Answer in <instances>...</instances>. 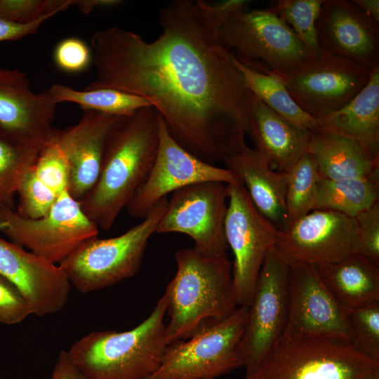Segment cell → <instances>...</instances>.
<instances>
[{"instance_id": "6da1fadb", "label": "cell", "mask_w": 379, "mask_h": 379, "mask_svg": "<svg viewBox=\"0 0 379 379\" xmlns=\"http://www.w3.org/2000/svg\"><path fill=\"white\" fill-rule=\"evenodd\" d=\"M161 33L147 41L118 27L91 39L95 78L84 90L112 88L148 100L172 138L214 164L246 145L248 89L219 28L197 1L173 0L159 13Z\"/></svg>"}, {"instance_id": "7a4b0ae2", "label": "cell", "mask_w": 379, "mask_h": 379, "mask_svg": "<svg viewBox=\"0 0 379 379\" xmlns=\"http://www.w3.org/2000/svg\"><path fill=\"white\" fill-rule=\"evenodd\" d=\"M159 142V114L152 106L125 117L111 134L99 178L79 201L100 229L110 230L147 178Z\"/></svg>"}, {"instance_id": "3957f363", "label": "cell", "mask_w": 379, "mask_h": 379, "mask_svg": "<svg viewBox=\"0 0 379 379\" xmlns=\"http://www.w3.org/2000/svg\"><path fill=\"white\" fill-rule=\"evenodd\" d=\"M175 258L176 273L164 293L168 345L189 338L201 324L223 319L238 307L227 255L211 257L187 248Z\"/></svg>"}, {"instance_id": "277c9868", "label": "cell", "mask_w": 379, "mask_h": 379, "mask_svg": "<svg viewBox=\"0 0 379 379\" xmlns=\"http://www.w3.org/2000/svg\"><path fill=\"white\" fill-rule=\"evenodd\" d=\"M163 295L149 315L126 331H93L68 353L86 379H146L158 368L168 345Z\"/></svg>"}, {"instance_id": "5b68a950", "label": "cell", "mask_w": 379, "mask_h": 379, "mask_svg": "<svg viewBox=\"0 0 379 379\" xmlns=\"http://www.w3.org/2000/svg\"><path fill=\"white\" fill-rule=\"evenodd\" d=\"M218 39L240 63L265 74L281 77L316 58L268 8L235 12L220 27Z\"/></svg>"}, {"instance_id": "8992f818", "label": "cell", "mask_w": 379, "mask_h": 379, "mask_svg": "<svg viewBox=\"0 0 379 379\" xmlns=\"http://www.w3.org/2000/svg\"><path fill=\"white\" fill-rule=\"evenodd\" d=\"M165 197L142 221L124 234L108 239L98 237L81 244L59 265L71 285L82 293L112 286L133 277L140 270L149 238L164 213Z\"/></svg>"}, {"instance_id": "52a82bcc", "label": "cell", "mask_w": 379, "mask_h": 379, "mask_svg": "<svg viewBox=\"0 0 379 379\" xmlns=\"http://www.w3.org/2000/svg\"><path fill=\"white\" fill-rule=\"evenodd\" d=\"M379 361L349 342L322 338H280L244 379H363Z\"/></svg>"}, {"instance_id": "ba28073f", "label": "cell", "mask_w": 379, "mask_h": 379, "mask_svg": "<svg viewBox=\"0 0 379 379\" xmlns=\"http://www.w3.org/2000/svg\"><path fill=\"white\" fill-rule=\"evenodd\" d=\"M248 307L201 324L189 338L167 345L157 371L146 379H215L243 367L238 345Z\"/></svg>"}, {"instance_id": "9c48e42d", "label": "cell", "mask_w": 379, "mask_h": 379, "mask_svg": "<svg viewBox=\"0 0 379 379\" xmlns=\"http://www.w3.org/2000/svg\"><path fill=\"white\" fill-rule=\"evenodd\" d=\"M0 232L11 242L60 264L81 244L98 237L99 228L66 190L39 218H25L13 207L0 206Z\"/></svg>"}, {"instance_id": "30bf717a", "label": "cell", "mask_w": 379, "mask_h": 379, "mask_svg": "<svg viewBox=\"0 0 379 379\" xmlns=\"http://www.w3.org/2000/svg\"><path fill=\"white\" fill-rule=\"evenodd\" d=\"M226 241L233 253L232 284L238 306L248 307L257 279L279 230L255 207L241 182L227 185Z\"/></svg>"}, {"instance_id": "8fae6325", "label": "cell", "mask_w": 379, "mask_h": 379, "mask_svg": "<svg viewBox=\"0 0 379 379\" xmlns=\"http://www.w3.org/2000/svg\"><path fill=\"white\" fill-rule=\"evenodd\" d=\"M289 266L272 247L257 279L246 324L238 345L246 373L253 371L281 338L288 312Z\"/></svg>"}, {"instance_id": "7c38bea8", "label": "cell", "mask_w": 379, "mask_h": 379, "mask_svg": "<svg viewBox=\"0 0 379 379\" xmlns=\"http://www.w3.org/2000/svg\"><path fill=\"white\" fill-rule=\"evenodd\" d=\"M227 184L222 182L206 181L179 189L168 200L156 233L186 234L197 252L211 257L227 255Z\"/></svg>"}, {"instance_id": "4fadbf2b", "label": "cell", "mask_w": 379, "mask_h": 379, "mask_svg": "<svg viewBox=\"0 0 379 379\" xmlns=\"http://www.w3.org/2000/svg\"><path fill=\"white\" fill-rule=\"evenodd\" d=\"M373 69L343 57L321 53L279 77L296 104L315 120L350 102L367 85Z\"/></svg>"}, {"instance_id": "5bb4252c", "label": "cell", "mask_w": 379, "mask_h": 379, "mask_svg": "<svg viewBox=\"0 0 379 379\" xmlns=\"http://www.w3.org/2000/svg\"><path fill=\"white\" fill-rule=\"evenodd\" d=\"M359 233L354 218L316 209L278 232L274 250L289 267H318L336 262L359 253Z\"/></svg>"}, {"instance_id": "9a60e30c", "label": "cell", "mask_w": 379, "mask_h": 379, "mask_svg": "<svg viewBox=\"0 0 379 379\" xmlns=\"http://www.w3.org/2000/svg\"><path fill=\"white\" fill-rule=\"evenodd\" d=\"M159 142L154 164L126 207L133 218L143 219L162 198L190 185L241 182L232 171L206 163L184 149L170 135L159 115Z\"/></svg>"}, {"instance_id": "2e32d148", "label": "cell", "mask_w": 379, "mask_h": 379, "mask_svg": "<svg viewBox=\"0 0 379 379\" xmlns=\"http://www.w3.org/2000/svg\"><path fill=\"white\" fill-rule=\"evenodd\" d=\"M322 338L351 343L340 309L313 266L289 267L288 312L281 338Z\"/></svg>"}, {"instance_id": "e0dca14e", "label": "cell", "mask_w": 379, "mask_h": 379, "mask_svg": "<svg viewBox=\"0 0 379 379\" xmlns=\"http://www.w3.org/2000/svg\"><path fill=\"white\" fill-rule=\"evenodd\" d=\"M0 274L20 290L33 314L57 313L69 300L72 285L60 265L1 237Z\"/></svg>"}, {"instance_id": "ac0fdd59", "label": "cell", "mask_w": 379, "mask_h": 379, "mask_svg": "<svg viewBox=\"0 0 379 379\" xmlns=\"http://www.w3.org/2000/svg\"><path fill=\"white\" fill-rule=\"evenodd\" d=\"M125 117L84 109L80 120L52 135L66 156L69 166L67 191L80 201L95 185L108 140Z\"/></svg>"}, {"instance_id": "d6986e66", "label": "cell", "mask_w": 379, "mask_h": 379, "mask_svg": "<svg viewBox=\"0 0 379 379\" xmlns=\"http://www.w3.org/2000/svg\"><path fill=\"white\" fill-rule=\"evenodd\" d=\"M316 28L321 53L371 69L379 66V22L352 1L324 0Z\"/></svg>"}, {"instance_id": "ffe728a7", "label": "cell", "mask_w": 379, "mask_h": 379, "mask_svg": "<svg viewBox=\"0 0 379 379\" xmlns=\"http://www.w3.org/2000/svg\"><path fill=\"white\" fill-rule=\"evenodd\" d=\"M57 104L48 90L34 92L25 72L0 67V128L43 149L54 129Z\"/></svg>"}, {"instance_id": "44dd1931", "label": "cell", "mask_w": 379, "mask_h": 379, "mask_svg": "<svg viewBox=\"0 0 379 379\" xmlns=\"http://www.w3.org/2000/svg\"><path fill=\"white\" fill-rule=\"evenodd\" d=\"M249 134L274 170L286 172L307 152L311 131L289 121L252 93L248 99Z\"/></svg>"}, {"instance_id": "7402d4cb", "label": "cell", "mask_w": 379, "mask_h": 379, "mask_svg": "<svg viewBox=\"0 0 379 379\" xmlns=\"http://www.w3.org/2000/svg\"><path fill=\"white\" fill-rule=\"evenodd\" d=\"M224 162L239 177L258 211L278 230H286V173L272 168L260 152L247 145Z\"/></svg>"}, {"instance_id": "603a6c76", "label": "cell", "mask_w": 379, "mask_h": 379, "mask_svg": "<svg viewBox=\"0 0 379 379\" xmlns=\"http://www.w3.org/2000/svg\"><path fill=\"white\" fill-rule=\"evenodd\" d=\"M66 156L53 137L41 149L35 164L27 172L18 189L17 212L28 218L45 216L68 187Z\"/></svg>"}, {"instance_id": "cb8c5ba5", "label": "cell", "mask_w": 379, "mask_h": 379, "mask_svg": "<svg viewBox=\"0 0 379 379\" xmlns=\"http://www.w3.org/2000/svg\"><path fill=\"white\" fill-rule=\"evenodd\" d=\"M307 152L316 163L320 178L379 180V157L344 135L317 128L311 131Z\"/></svg>"}, {"instance_id": "d4e9b609", "label": "cell", "mask_w": 379, "mask_h": 379, "mask_svg": "<svg viewBox=\"0 0 379 379\" xmlns=\"http://www.w3.org/2000/svg\"><path fill=\"white\" fill-rule=\"evenodd\" d=\"M343 312L379 301V263L359 253L314 267Z\"/></svg>"}, {"instance_id": "484cf974", "label": "cell", "mask_w": 379, "mask_h": 379, "mask_svg": "<svg viewBox=\"0 0 379 379\" xmlns=\"http://www.w3.org/2000/svg\"><path fill=\"white\" fill-rule=\"evenodd\" d=\"M317 128L344 135L379 157V66L367 85L338 111L314 120Z\"/></svg>"}, {"instance_id": "4316f807", "label": "cell", "mask_w": 379, "mask_h": 379, "mask_svg": "<svg viewBox=\"0 0 379 379\" xmlns=\"http://www.w3.org/2000/svg\"><path fill=\"white\" fill-rule=\"evenodd\" d=\"M379 201V180L366 178H320L313 210H331L352 218Z\"/></svg>"}, {"instance_id": "83f0119b", "label": "cell", "mask_w": 379, "mask_h": 379, "mask_svg": "<svg viewBox=\"0 0 379 379\" xmlns=\"http://www.w3.org/2000/svg\"><path fill=\"white\" fill-rule=\"evenodd\" d=\"M48 91L56 104L74 102L82 110L91 109L117 117H127L140 109L152 106L142 97L112 88L79 91L66 85L54 84Z\"/></svg>"}, {"instance_id": "f1b7e54d", "label": "cell", "mask_w": 379, "mask_h": 379, "mask_svg": "<svg viewBox=\"0 0 379 379\" xmlns=\"http://www.w3.org/2000/svg\"><path fill=\"white\" fill-rule=\"evenodd\" d=\"M231 58L241 73L249 91L267 107L299 127L310 131L317 128L315 121L292 98L279 77L251 69L232 54Z\"/></svg>"}, {"instance_id": "f546056e", "label": "cell", "mask_w": 379, "mask_h": 379, "mask_svg": "<svg viewBox=\"0 0 379 379\" xmlns=\"http://www.w3.org/2000/svg\"><path fill=\"white\" fill-rule=\"evenodd\" d=\"M41 149L0 128V206L13 207V196Z\"/></svg>"}, {"instance_id": "4dcf8cb0", "label": "cell", "mask_w": 379, "mask_h": 379, "mask_svg": "<svg viewBox=\"0 0 379 379\" xmlns=\"http://www.w3.org/2000/svg\"><path fill=\"white\" fill-rule=\"evenodd\" d=\"M285 173V202L289 226L313 210L315 190L320 176L316 163L307 152Z\"/></svg>"}, {"instance_id": "1f68e13d", "label": "cell", "mask_w": 379, "mask_h": 379, "mask_svg": "<svg viewBox=\"0 0 379 379\" xmlns=\"http://www.w3.org/2000/svg\"><path fill=\"white\" fill-rule=\"evenodd\" d=\"M324 0H279L268 8L293 31L316 58L321 55L316 23Z\"/></svg>"}, {"instance_id": "d6a6232c", "label": "cell", "mask_w": 379, "mask_h": 379, "mask_svg": "<svg viewBox=\"0 0 379 379\" xmlns=\"http://www.w3.org/2000/svg\"><path fill=\"white\" fill-rule=\"evenodd\" d=\"M346 318L351 344L364 355L379 361V301L350 310Z\"/></svg>"}, {"instance_id": "836d02e7", "label": "cell", "mask_w": 379, "mask_h": 379, "mask_svg": "<svg viewBox=\"0 0 379 379\" xmlns=\"http://www.w3.org/2000/svg\"><path fill=\"white\" fill-rule=\"evenodd\" d=\"M72 6V0H0V18L28 24L51 18Z\"/></svg>"}, {"instance_id": "e575fe53", "label": "cell", "mask_w": 379, "mask_h": 379, "mask_svg": "<svg viewBox=\"0 0 379 379\" xmlns=\"http://www.w3.org/2000/svg\"><path fill=\"white\" fill-rule=\"evenodd\" d=\"M53 55L56 66L71 74L86 70L93 60L91 48L77 37H67L59 41Z\"/></svg>"}, {"instance_id": "d590c367", "label": "cell", "mask_w": 379, "mask_h": 379, "mask_svg": "<svg viewBox=\"0 0 379 379\" xmlns=\"http://www.w3.org/2000/svg\"><path fill=\"white\" fill-rule=\"evenodd\" d=\"M354 218L359 233V253L379 263V201Z\"/></svg>"}, {"instance_id": "8d00e7d4", "label": "cell", "mask_w": 379, "mask_h": 379, "mask_svg": "<svg viewBox=\"0 0 379 379\" xmlns=\"http://www.w3.org/2000/svg\"><path fill=\"white\" fill-rule=\"evenodd\" d=\"M30 314L32 311L20 290L0 274V323L14 325Z\"/></svg>"}, {"instance_id": "74e56055", "label": "cell", "mask_w": 379, "mask_h": 379, "mask_svg": "<svg viewBox=\"0 0 379 379\" xmlns=\"http://www.w3.org/2000/svg\"><path fill=\"white\" fill-rule=\"evenodd\" d=\"M50 18H42L28 24H18L0 18V42L18 40L35 34L41 24Z\"/></svg>"}, {"instance_id": "f35d334b", "label": "cell", "mask_w": 379, "mask_h": 379, "mask_svg": "<svg viewBox=\"0 0 379 379\" xmlns=\"http://www.w3.org/2000/svg\"><path fill=\"white\" fill-rule=\"evenodd\" d=\"M51 379H86L72 360L68 351L59 354Z\"/></svg>"}, {"instance_id": "ab89813d", "label": "cell", "mask_w": 379, "mask_h": 379, "mask_svg": "<svg viewBox=\"0 0 379 379\" xmlns=\"http://www.w3.org/2000/svg\"><path fill=\"white\" fill-rule=\"evenodd\" d=\"M122 3L120 0H72V6H77L81 13L86 15L98 8H109Z\"/></svg>"}, {"instance_id": "60d3db41", "label": "cell", "mask_w": 379, "mask_h": 379, "mask_svg": "<svg viewBox=\"0 0 379 379\" xmlns=\"http://www.w3.org/2000/svg\"><path fill=\"white\" fill-rule=\"evenodd\" d=\"M352 1L366 15L379 22L378 0H354Z\"/></svg>"}, {"instance_id": "b9f144b4", "label": "cell", "mask_w": 379, "mask_h": 379, "mask_svg": "<svg viewBox=\"0 0 379 379\" xmlns=\"http://www.w3.org/2000/svg\"><path fill=\"white\" fill-rule=\"evenodd\" d=\"M363 379H379V371L367 375Z\"/></svg>"}]
</instances>
